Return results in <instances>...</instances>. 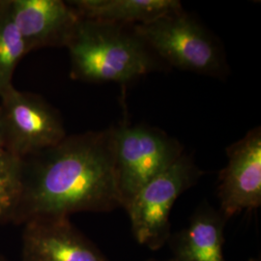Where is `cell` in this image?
Masks as SVG:
<instances>
[{
	"instance_id": "1",
	"label": "cell",
	"mask_w": 261,
	"mask_h": 261,
	"mask_svg": "<svg viewBox=\"0 0 261 261\" xmlns=\"http://www.w3.org/2000/svg\"><path fill=\"white\" fill-rule=\"evenodd\" d=\"M121 207L114 169V127L66 136L19 159L9 223Z\"/></svg>"
},
{
	"instance_id": "2",
	"label": "cell",
	"mask_w": 261,
	"mask_h": 261,
	"mask_svg": "<svg viewBox=\"0 0 261 261\" xmlns=\"http://www.w3.org/2000/svg\"><path fill=\"white\" fill-rule=\"evenodd\" d=\"M66 47L70 76L84 83L130 84L158 69L156 56L133 27L81 17Z\"/></svg>"
},
{
	"instance_id": "3",
	"label": "cell",
	"mask_w": 261,
	"mask_h": 261,
	"mask_svg": "<svg viewBox=\"0 0 261 261\" xmlns=\"http://www.w3.org/2000/svg\"><path fill=\"white\" fill-rule=\"evenodd\" d=\"M133 29L155 56L175 68L211 76L225 72L218 42L183 8Z\"/></svg>"
},
{
	"instance_id": "4",
	"label": "cell",
	"mask_w": 261,
	"mask_h": 261,
	"mask_svg": "<svg viewBox=\"0 0 261 261\" xmlns=\"http://www.w3.org/2000/svg\"><path fill=\"white\" fill-rule=\"evenodd\" d=\"M184 151L176 139L143 124L114 127V169L124 209L140 189L168 169Z\"/></svg>"
},
{
	"instance_id": "5",
	"label": "cell",
	"mask_w": 261,
	"mask_h": 261,
	"mask_svg": "<svg viewBox=\"0 0 261 261\" xmlns=\"http://www.w3.org/2000/svg\"><path fill=\"white\" fill-rule=\"evenodd\" d=\"M203 171L185 153L168 169L150 180L125 208L133 234L140 245L159 250L169 240V215L176 199L196 185Z\"/></svg>"
},
{
	"instance_id": "6",
	"label": "cell",
	"mask_w": 261,
	"mask_h": 261,
	"mask_svg": "<svg viewBox=\"0 0 261 261\" xmlns=\"http://www.w3.org/2000/svg\"><path fill=\"white\" fill-rule=\"evenodd\" d=\"M0 100V135L16 158L56 145L67 136L60 113L41 96L12 86Z\"/></svg>"
},
{
	"instance_id": "7",
	"label": "cell",
	"mask_w": 261,
	"mask_h": 261,
	"mask_svg": "<svg viewBox=\"0 0 261 261\" xmlns=\"http://www.w3.org/2000/svg\"><path fill=\"white\" fill-rule=\"evenodd\" d=\"M227 164L219 176L220 212L227 220L261 205V129L249 130L226 148Z\"/></svg>"
},
{
	"instance_id": "8",
	"label": "cell",
	"mask_w": 261,
	"mask_h": 261,
	"mask_svg": "<svg viewBox=\"0 0 261 261\" xmlns=\"http://www.w3.org/2000/svg\"><path fill=\"white\" fill-rule=\"evenodd\" d=\"M19 261H109L70 217H42L23 224Z\"/></svg>"
},
{
	"instance_id": "9",
	"label": "cell",
	"mask_w": 261,
	"mask_h": 261,
	"mask_svg": "<svg viewBox=\"0 0 261 261\" xmlns=\"http://www.w3.org/2000/svg\"><path fill=\"white\" fill-rule=\"evenodd\" d=\"M11 14L27 54L47 47H67L81 20L61 0H10Z\"/></svg>"
},
{
	"instance_id": "10",
	"label": "cell",
	"mask_w": 261,
	"mask_h": 261,
	"mask_svg": "<svg viewBox=\"0 0 261 261\" xmlns=\"http://www.w3.org/2000/svg\"><path fill=\"white\" fill-rule=\"evenodd\" d=\"M225 223L226 219L220 211L209 205L200 206L186 227L169 237L173 258L176 261H224Z\"/></svg>"
},
{
	"instance_id": "11",
	"label": "cell",
	"mask_w": 261,
	"mask_h": 261,
	"mask_svg": "<svg viewBox=\"0 0 261 261\" xmlns=\"http://www.w3.org/2000/svg\"><path fill=\"white\" fill-rule=\"evenodd\" d=\"M68 3L83 19L134 27L182 9L178 0H74Z\"/></svg>"
},
{
	"instance_id": "12",
	"label": "cell",
	"mask_w": 261,
	"mask_h": 261,
	"mask_svg": "<svg viewBox=\"0 0 261 261\" xmlns=\"http://www.w3.org/2000/svg\"><path fill=\"white\" fill-rule=\"evenodd\" d=\"M28 55L11 14L10 0H0V96L10 89L14 72Z\"/></svg>"
},
{
	"instance_id": "13",
	"label": "cell",
	"mask_w": 261,
	"mask_h": 261,
	"mask_svg": "<svg viewBox=\"0 0 261 261\" xmlns=\"http://www.w3.org/2000/svg\"><path fill=\"white\" fill-rule=\"evenodd\" d=\"M19 159L6 149L0 135V224L9 223L14 202Z\"/></svg>"
},
{
	"instance_id": "14",
	"label": "cell",
	"mask_w": 261,
	"mask_h": 261,
	"mask_svg": "<svg viewBox=\"0 0 261 261\" xmlns=\"http://www.w3.org/2000/svg\"><path fill=\"white\" fill-rule=\"evenodd\" d=\"M147 261H161V260H156V259H150V260H147ZM167 261H176V260H175V259H174V258H172V259H169V260H167Z\"/></svg>"
},
{
	"instance_id": "15",
	"label": "cell",
	"mask_w": 261,
	"mask_h": 261,
	"mask_svg": "<svg viewBox=\"0 0 261 261\" xmlns=\"http://www.w3.org/2000/svg\"><path fill=\"white\" fill-rule=\"evenodd\" d=\"M0 261H7L4 257H2V256H0Z\"/></svg>"
},
{
	"instance_id": "16",
	"label": "cell",
	"mask_w": 261,
	"mask_h": 261,
	"mask_svg": "<svg viewBox=\"0 0 261 261\" xmlns=\"http://www.w3.org/2000/svg\"><path fill=\"white\" fill-rule=\"evenodd\" d=\"M249 261H259V260H257V259H254V258H251V259H250V260Z\"/></svg>"
}]
</instances>
